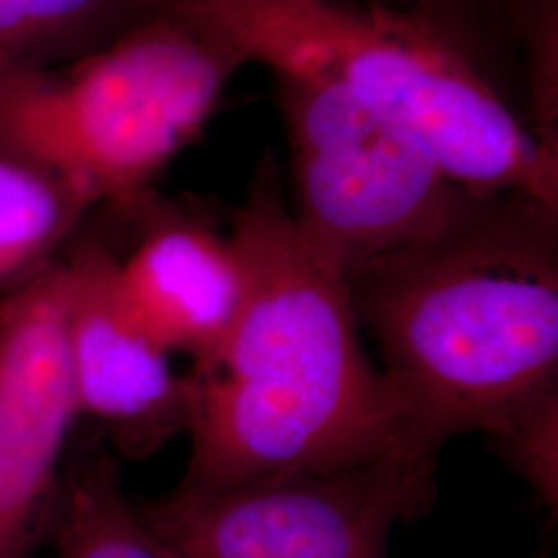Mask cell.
<instances>
[{
  "label": "cell",
  "instance_id": "cell-6",
  "mask_svg": "<svg viewBox=\"0 0 558 558\" xmlns=\"http://www.w3.org/2000/svg\"><path fill=\"white\" fill-rule=\"evenodd\" d=\"M437 458L389 456L133 505L180 558H387L399 523L437 502Z\"/></svg>",
  "mask_w": 558,
  "mask_h": 558
},
{
  "label": "cell",
  "instance_id": "cell-10",
  "mask_svg": "<svg viewBox=\"0 0 558 558\" xmlns=\"http://www.w3.org/2000/svg\"><path fill=\"white\" fill-rule=\"evenodd\" d=\"M184 0H0V75L94 54Z\"/></svg>",
  "mask_w": 558,
  "mask_h": 558
},
{
  "label": "cell",
  "instance_id": "cell-3",
  "mask_svg": "<svg viewBox=\"0 0 558 558\" xmlns=\"http://www.w3.org/2000/svg\"><path fill=\"white\" fill-rule=\"evenodd\" d=\"M276 75L333 83L393 120L478 195L558 211V141L525 124L458 48L341 0H184Z\"/></svg>",
  "mask_w": 558,
  "mask_h": 558
},
{
  "label": "cell",
  "instance_id": "cell-8",
  "mask_svg": "<svg viewBox=\"0 0 558 558\" xmlns=\"http://www.w3.org/2000/svg\"><path fill=\"white\" fill-rule=\"evenodd\" d=\"M80 416L52 260L0 304V558H25Z\"/></svg>",
  "mask_w": 558,
  "mask_h": 558
},
{
  "label": "cell",
  "instance_id": "cell-11",
  "mask_svg": "<svg viewBox=\"0 0 558 558\" xmlns=\"http://www.w3.org/2000/svg\"><path fill=\"white\" fill-rule=\"evenodd\" d=\"M94 201L32 163L0 156V288L48 267Z\"/></svg>",
  "mask_w": 558,
  "mask_h": 558
},
{
  "label": "cell",
  "instance_id": "cell-15",
  "mask_svg": "<svg viewBox=\"0 0 558 558\" xmlns=\"http://www.w3.org/2000/svg\"><path fill=\"white\" fill-rule=\"evenodd\" d=\"M538 558H553V557H550V555H539Z\"/></svg>",
  "mask_w": 558,
  "mask_h": 558
},
{
  "label": "cell",
  "instance_id": "cell-2",
  "mask_svg": "<svg viewBox=\"0 0 558 558\" xmlns=\"http://www.w3.org/2000/svg\"><path fill=\"white\" fill-rule=\"evenodd\" d=\"M360 329L408 414V451L437 458L558 383V211L480 195L456 223L343 276Z\"/></svg>",
  "mask_w": 558,
  "mask_h": 558
},
{
  "label": "cell",
  "instance_id": "cell-4",
  "mask_svg": "<svg viewBox=\"0 0 558 558\" xmlns=\"http://www.w3.org/2000/svg\"><path fill=\"white\" fill-rule=\"evenodd\" d=\"M246 62L216 23L170 13L83 59L2 73L0 156L135 209Z\"/></svg>",
  "mask_w": 558,
  "mask_h": 558
},
{
  "label": "cell",
  "instance_id": "cell-7",
  "mask_svg": "<svg viewBox=\"0 0 558 558\" xmlns=\"http://www.w3.org/2000/svg\"><path fill=\"white\" fill-rule=\"evenodd\" d=\"M62 267V339L77 410L110 428L120 451L143 458L186 433L191 380L151 338L119 288V259L81 240Z\"/></svg>",
  "mask_w": 558,
  "mask_h": 558
},
{
  "label": "cell",
  "instance_id": "cell-14",
  "mask_svg": "<svg viewBox=\"0 0 558 558\" xmlns=\"http://www.w3.org/2000/svg\"><path fill=\"white\" fill-rule=\"evenodd\" d=\"M519 9L527 34L557 23V0H519Z\"/></svg>",
  "mask_w": 558,
  "mask_h": 558
},
{
  "label": "cell",
  "instance_id": "cell-12",
  "mask_svg": "<svg viewBox=\"0 0 558 558\" xmlns=\"http://www.w3.org/2000/svg\"><path fill=\"white\" fill-rule=\"evenodd\" d=\"M59 558H180L135 513L108 456L83 463L60 502Z\"/></svg>",
  "mask_w": 558,
  "mask_h": 558
},
{
  "label": "cell",
  "instance_id": "cell-1",
  "mask_svg": "<svg viewBox=\"0 0 558 558\" xmlns=\"http://www.w3.org/2000/svg\"><path fill=\"white\" fill-rule=\"evenodd\" d=\"M230 240L244 299L220 348L189 373L191 458L179 486L412 456L398 389L362 345L345 279L302 239L271 156Z\"/></svg>",
  "mask_w": 558,
  "mask_h": 558
},
{
  "label": "cell",
  "instance_id": "cell-13",
  "mask_svg": "<svg viewBox=\"0 0 558 558\" xmlns=\"http://www.w3.org/2000/svg\"><path fill=\"white\" fill-rule=\"evenodd\" d=\"M500 456L557 518L558 383L519 401L486 433Z\"/></svg>",
  "mask_w": 558,
  "mask_h": 558
},
{
  "label": "cell",
  "instance_id": "cell-9",
  "mask_svg": "<svg viewBox=\"0 0 558 558\" xmlns=\"http://www.w3.org/2000/svg\"><path fill=\"white\" fill-rule=\"evenodd\" d=\"M135 251L119 259L122 299L170 354L209 359L239 317L244 269L230 240L211 223L160 211Z\"/></svg>",
  "mask_w": 558,
  "mask_h": 558
},
{
  "label": "cell",
  "instance_id": "cell-5",
  "mask_svg": "<svg viewBox=\"0 0 558 558\" xmlns=\"http://www.w3.org/2000/svg\"><path fill=\"white\" fill-rule=\"evenodd\" d=\"M292 156V218L341 276L449 228L480 195L451 179L412 133L333 83L281 77Z\"/></svg>",
  "mask_w": 558,
  "mask_h": 558
}]
</instances>
